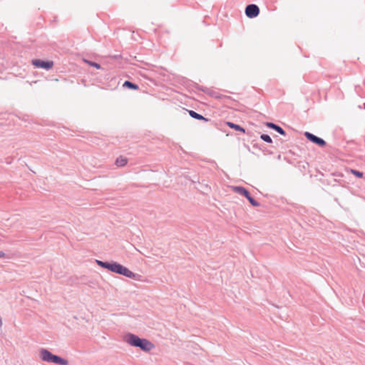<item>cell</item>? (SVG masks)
I'll use <instances>...</instances> for the list:
<instances>
[{
    "instance_id": "13",
    "label": "cell",
    "mask_w": 365,
    "mask_h": 365,
    "mask_svg": "<svg viewBox=\"0 0 365 365\" xmlns=\"http://www.w3.org/2000/svg\"><path fill=\"white\" fill-rule=\"evenodd\" d=\"M261 138H262L264 141H265V142H267V143H272V139H271V138L268 135H266V134H263V135L261 136Z\"/></svg>"
},
{
    "instance_id": "10",
    "label": "cell",
    "mask_w": 365,
    "mask_h": 365,
    "mask_svg": "<svg viewBox=\"0 0 365 365\" xmlns=\"http://www.w3.org/2000/svg\"><path fill=\"white\" fill-rule=\"evenodd\" d=\"M227 125L230 127L231 129H235V130L238 131H240V132H245V130H244L243 128H242L241 126H238V125L235 124V123H230V122H227Z\"/></svg>"
},
{
    "instance_id": "1",
    "label": "cell",
    "mask_w": 365,
    "mask_h": 365,
    "mask_svg": "<svg viewBox=\"0 0 365 365\" xmlns=\"http://www.w3.org/2000/svg\"><path fill=\"white\" fill-rule=\"evenodd\" d=\"M96 262L99 266L101 267V268H104V269L108 270L111 271V272H115V273H117V274H121V275L124 276V277H129V278H131V279H134V280H136V279L140 278L139 275L134 273V272H133L132 271H131L130 270L128 269L127 268L124 267L123 265H121V264L117 263V262H104V261L97 260H96Z\"/></svg>"
},
{
    "instance_id": "8",
    "label": "cell",
    "mask_w": 365,
    "mask_h": 365,
    "mask_svg": "<svg viewBox=\"0 0 365 365\" xmlns=\"http://www.w3.org/2000/svg\"><path fill=\"white\" fill-rule=\"evenodd\" d=\"M128 163V158L125 156H119L118 157L115 161L116 165L118 167H123L125 166Z\"/></svg>"
},
{
    "instance_id": "9",
    "label": "cell",
    "mask_w": 365,
    "mask_h": 365,
    "mask_svg": "<svg viewBox=\"0 0 365 365\" xmlns=\"http://www.w3.org/2000/svg\"><path fill=\"white\" fill-rule=\"evenodd\" d=\"M266 125L268 126V127L273 129V130H274L275 131H277V133H279L281 134V135H285V132L284 130H283L281 127H280V126H277V125L274 124V123H267Z\"/></svg>"
},
{
    "instance_id": "4",
    "label": "cell",
    "mask_w": 365,
    "mask_h": 365,
    "mask_svg": "<svg viewBox=\"0 0 365 365\" xmlns=\"http://www.w3.org/2000/svg\"><path fill=\"white\" fill-rule=\"evenodd\" d=\"M233 190H234L235 192L238 193L245 196V197L248 199V200L250 202V203L252 205V206H259V203H257V202L256 201V200H255L253 197H252L251 195L250 194V193H249V191H247L245 188H242V187L238 186V187H234V188H233Z\"/></svg>"
},
{
    "instance_id": "6",
    "label": "cell",
    "mask_w": 365,
    "mask_h": 365,
    "mask_svg": "<svg viewBox=\"0 0 365 365\" xmlns=\"http://www.w3.org/2000/svg\"><path fill=\"white\" fill-rule=\"evenodd\" d=\"M260 14V9L255 4H250L245 9V14L249 18L257 17Z\"/></svg>"
},
{
    "instance_id": "15",
    "label": "cell",
    "mask_w": 365,
    "mask_h": 365,
    "mask_svg": "<svg viewBox=\"0 0 365 365\" xmlns=\"http://www.w3.org/2000/svg\"><path fill=\"white\" fill-rule=\"evenodd\" d=\"M351 171H352V173H353V175H354V176H357V177L362 178V176H363L362 173H361V172H360V171H357V170H351Z\"/></svg>"
},
{
    "instance_id": "2",
    "label": "cell",
    "mask_w": 365,
    "mask_h": 365,
    "mask_svg": "<svg viewBox=\"0 0 365 365\" xmlns=\"http://www.w3.org/2000/svg\"><path fill=\"white\" fill-rule=\"evenodd\" d=\"M123 339L126 343L130 345L131 346L139 347L140 349H142L143 351H145V352H150L155 348V345L150 341L146 339L140 338L138 336L131 334V333H128V334H125L124 337H123Z\"/></svg>"
},
{
    "instance_id": "3",
    "label": "cell",
    "mask_w": 365,
    "mask_h": 365,
    "mask_svg": "<svg viewBox=\"0 0 365 365\" xmlns=\"http://www.w3.org/2000/svg\"><path fill=\"white\" fill-rule=\"evenodd\" d=\"M39 357L42 359V360L47 362L54 363V364H67L69 362L65 359L62 358L61 357L55 355L53 353L48 351L47 349H42L39 352Z\"/></svg>"
},
{
    "instance_id": "5",
    "label": "cell",
    "mask_w": 365,
    "mask_h": 365,
    "mask_svg": "<svg viewBox=\"0 0 365 365\" xmlns=\"http://www.w3.org/2000/svg\"><path fill=\"white\" fill-rule=\"evenodd\" d=\"M33 65L35 66L36 67L42 68L44 69H52L53 66V61H47V60H42V59H34L32 61Z\"/></svg>"
},
{
    "instance_id": "11",
    "label": "cell",
    "mask_w": 365,
    "mask_h": 365,
    "mask_svg": "<svg viewBox=\"0 0 365 365\" xmlns=\"http://www.w3.org/2000/svg\"><path fill=\"white\" fill-rule=\"evenodd\" d=\"M188 113H189V114L191 115V116L193 118L197 119V120H206V119L205 118L203 117V116H201V115H200V114H197V113L195 112V111H188Z\"/></svg>"
},
{
    "instance_id": "14",
    "label": "cell",
    "mask_w": 365,
    "mask_h": 365,
    "mask_svg": "<svg viewBox=\"0 0 365 365\" xmlns=\"http://www.w3.org/2000/svg\"><path fill=\"white\" fill-rule=\"evenodd\" d=\"M84 61H85L86 63H87L88 64H89L90 66H93V67L97 68V69H100V68H101L100 65H99V64H98L97 63H94V62H93V61H88V60H86V59H84Z\"/></svg>"
},
{
    "instance_id": "12",
    "label": "cell",
    "mask_w": 365,
    "mask_h": 365,
    "mask_svg": "<svg viewBox=\"0 0 365 365\" xmlns=\"http://www.w3.org/2000/svg\"><path fill=\"white\" fill-rule=\"evenodd\" d=\"M123 86L129 89H138V86L133 84V83L130 82V81H126Z\"/></svg>"
},
{
    "instance_id": "7",
    "label": "cell",
    "mask_w": 365,
    "mask_h": 365,
    "mask_svg": "<svg viewBox=\"0 0 365 365\" xmlns=\"http://www.w3.org/2000/svg\"><path fill=\"white\" fill-rule=\"evenodd\" d=\"M305 136L307 137V138H308L310 141L315 143V144L319 145V146H324V145H325V144H326V143H325V141L322 139V138H319V137L316 136H315L314 134L306 132Z\"/></svg>"
}]
</instances>
